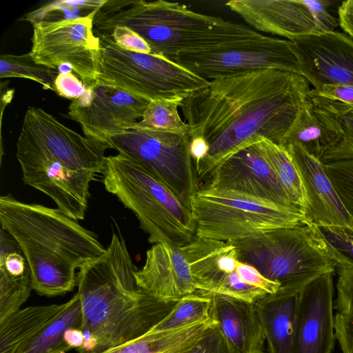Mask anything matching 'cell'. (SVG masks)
<instances>
[{"label": "cell", "mask_w": 353, "mask_h": 353, "mask_svg": "<svg viewBox=\"0 0 353 353\" xmlns=\"http://www.w3.org/2000/svg\"><path fill=\"white\" fill-rule=\"evenodd\" d=\"M283 146L295 163L302 181L307 203L305 222L317 226L352 227L353 219L325 173L323 163L296 143Z\"/></svg>", "instance_id": "cell-21"}, {"label": "cell", "mask_w": 353, "mask_h": 353, "mask_svg": "<svg viewBox=\"0 0 353 353\" xmlns=\"http://www.w3.org/2000/svg\"><path fill=\"white\" fill-rule=\"evenodd\" d=\"M149 102L97 80L72 100L66 115L80 125L84 136L110 145L111 137L141 119Z\"/></svg>", "instance_id": "cell-14"}, {"label": "cell", "mask_w": 353, "mask_h": 353, "mask_svg": "<svg viewBox=\"0 0 353 353\" xmlns=\"http://www.w3.org/2000/svg\"><path fill=\"white\" fill-rule=\"evenodd\" d=\"M1 228L17 242L31 270L32 290L46 296L72 291L76 270L101 256L106 248L96 234L58 208L0 197Z\"/></svg>", "instance_id": "cell-3"}, {"label": "cell", "mask_w": 353, "mask_h": 353, "mask_svg": "<svg viewBox=\"0 0 353 353\" xmlns=\"http://www.w3.org/2000/svg\"><path fill=\"white\" fill-rule=\"evenodd\" d=\"M93 23L102 33L115 26L128 28L149 44L152 54L172 61L182 52L208 49L260 34L248 26L164 0H105Z\"/></svg>", "instance_id": "cell-4"}, {"label": "cell", "mask_w": 353, "mask_h": 353, "mask_svg": "<svg viewBox=\"0 0 353 353\" xmlns=\"http://www.w3.org/2000/svg\"><path fill=\"white\" fill-rule=\"evenodd\" d=\"M338 269L353 270V226H318Z\"/></svg>", "instance_id": "cell-33"}, {"label": "cell", "mask_w": 353, "mask_h": 353, "mask_svg": "<svg viewBox=\"0 0 353 353\" xmlns=\"http://www.w3.org/2000/svg\"><path fill=\"white\" fill-rule=\"evenodd\" d=\"M320 94L341 101L353 110V86L350 85H325L316 90Z\"/></svg>", "instance_id": "cell-42"}, {"label": "cell", "mask_w": 353, "mask_h": 353, "mask_svg": "<svg viewBox=\"0 0 353 353\" xmlns=\"http://www.w3.org/2000/svg\"><path fill=\"white\" fill-rule=\"evenodd\" d=\"M310 90L300 74L263 69L214 79L183 101L190 137H201L209 145L196 168L199 179L261 138L280 144Z\"/></svg>", "instance_id": "cell-1"}, {"label": "cell", "mask_w": 353, "mask_h": 353, "mask_svg": "<svg viewBox=\"0 0 353 353\" xmlns=\"http://www.w3.org/2000/svg\"><path fill=\"white\" fill-rule=\"evenodd\" d=\"M99 8L84 16L32 23L30 54L34 61L54 69L66 65L85 87L93 84L100 48L93 20Z\"/></svg>", "instance_id": "cell-11"}, {"label": "cell", "mask_w": 353, "mask_h": 353, "mask_svg": "<svg viewBox=\"0 0 353 353\" xmlns=\"http://www.w3.org/2000/svg\"><path fill=\"white\" fill-rule=\"evenodd\" d=\"M338 15L339 26L353 39V0L343 1L339 7Z\"/></svg>", "instance_id": "cell-43"}, {"label": "cell", "mask_w": 353, "mask_h": 353, "mask_svg": "<svg viewBox=\"0 0 353 353\" xmlns=\"http://www.w3.org/2000/svg\"><path fill=\"white\" fill-rule=\"evenodd\" d=\"M85 90L82 81L71 71L59 72L54 81V92L70 99L79 97Z\"/></svg>", "instance_id": "cell-41"}, {"label": "cell", "mask_w": 353, "mask_h": 353, "mask_svg": "<svg viewBox=\"0 0 353 353\" xmlns=\"http://www.w3.org/2000/svg\"><path fill=\"white\" fill-rule=\"evenodd\" d=\"M190 137L131 126L111 137V148L156 174L190 208L199 179L190 152Z\"/></svg>", "instance_id": "cell-9"}, {"label": "cell", "mask_w": 353, "mask_h": 353, "mask_svg": "<svg viewBox=\"0 0 353 353\" xmlns=\"http://www.w3.org/2000/svg\"><path fill=\"white\" fill-rule=\"evenodd\" d=\"M101 174L105 190L135 214L150 243L181 248L195 237L190 208L148 168L118 153L105 157Z\"/></svg>", "instance_id": "cell-5"}, {"label": "cell", "mask_w": 353, "mask_h": 353, "mask_svg": "<svg viewBox=\"0 0 353 353\" xmlns=\"http://www.w3.org/2000/svg\"><path fill=\"white\" fill-rule=\"evenodd\" d=\"M215 322L211 319L187 327L152 331L100 353H174L185 343L202 336Z\"/></svg>", "instance_id": "cell-27"}, {"label": "cell", "mask_w": 353, "mask_h": 353, "mask_svg": "<svg viewBox=\"0 0 353 353\" xmlns=\"http://www.w3.org/2000/svg\"><path fill=\"white\" fill-rule=\"evenodd\" d=\"M59 72L57 69L37 63L30 52L0 56V78H23L34 81L43 89L54 92V81Z\"/></svg>", "instance_id": "cell-31"}, {"label": "cell", "mask_w": 353, "mask_h": 353, "mask_svg": "<svg viewBox=\"0 0 353 353\" xmlns=\"http://www.w3.org/2000/svg\"><path fill=\"white\" fill-rule=\"evenodd\" d=\"M32 290L29 263L14 239L0 230V323L20 310Z\"/></svg>", "instance_id": "cell-24"}, {"label": "cell", "mask_w": 353, "mask_h": 353, "mask_svg": "<svg viewBox=\"0 0 353 353\" xmlns=\"http://www.w3.org/2000/svg\"><path fill=\"white\" fill-rule=\"evenodd\" d=\"M322 163L341 202L353 219V158Z\"/></svg>", "instance_id": "cell-34"}, {"label": "cell", "mask_w": 353, "mask_h": 353, "mask_svg": "<svg viewBox=\"0 0 353 353\" xmlns=\"http://www.w3.org/2000/svg\"><path fill=\"white\" fill-rule=\"evenodd\" d=\"M203 292L210 299V319L236 353H265V338L254 303Z\"/></svg>", "instance_id": "cell-23"}, {"label": "cell", "mask_w": 353, "mask_h": 353, "mask_svg": "<svg viewBox=\"0 0 353 353\" xmlns=\"http://www.w3.org/2000/svg\"><path fill=\"white\" fill-rule=\"evenodd\" d=\"M236 270L245 283L262 290L268 294H275L279 292L280 285L265 278L254 266L239 261Z\"/></svg>", "instance_id": "cell-39"}, {"label": "cell", "mask_w": 353, "mask_h": 353, "mask_svg": "<svg viewBox=\"0 0 353 353\" xmlns=\"http://www.w3.org/2000/svg\"><path fill=\"white\" fill-rule=\"evenodd\" d=\"M324 274L300 292L291 353H332L336 340L333 276Z\"/></svg>", "instance_id": "cell-18"}, {"label": "cell", "mask_w": 353, "mask_h": 353, "mask_svg": "<svg viewBox=\"0 0 353 353\" xmlns=\"http://www.w3.org/2000/svg\"><path fill=\"white\" fill-rule=\"evenodd\" d=\"M299 293L265 294L256 305L268 353H291Z\"/></svg>", "instance_id": "cell-25"}, {"label": "cell", "mask_w": 353, "mask_h": 353, "mask_svg": "<svg viewBox=\"0 0 353 353\" xmlns=\"http://www.w3.org/2000/svg\"><path fill=\"white\" fill-rule=\"evenodd\" d=\"M334 330L336 339L343 353H353V312H336Z\"/></svg>", "instance_id": "cell-40"}, {"label": "cell", "mask_w": 353, "mask_h": 353, "mask_svg": "<svg viewBox=\"0 0 353 353\" xmlns=\"http://www.w3.org/2000/svg\"><path fill=\"white\" fill-rule=\"evenodd\" d=\"M173 61L208 81L263 69L301 75L292 41L261 33L208 49L182 52Z\"/></svg>", "instance_id": "cell-10"}, {"label": "cell", "mask_w": 353, "mask_h": 353, "mask_svg": "<svg viewBox=\"0 0 353 353\" xmlns=\"http://www.w3.org/2000/svg\"><path fill=\"white\" fill-rule=\"evenodd\" d=\"M19 137L77 171L102 173L110 145L83 136L41 108L29 107Z\"/></svg>", "instance_id": "cell-15"}, {"label": "cell", "mask_w": 353, "mask_h": 353, "mask_svg": "<svg viewBox=\"0 0 353 353\" xmlns=\"http://www.w3.org/2000/svg\"><path fill=\"white\" fill-rule=\"evenodd\" d=\"M343 139L323 156L321 162L353 158V110L343 117Z\"/></svg>", "instance_id": "cell-38"}, {"label": "cell", "mask_w": 353, "mask_h": 353, "mask_svg": "<svg viewBox=\"0 0 353 353\" xmlns=\"http://www.w3.org/2000/svg\"><path fill=\"white\" fill-rule=\"evenodd\" d=\"M135 277L141 288L162 301H178L196 291L181 248L168 243H156L148 250Z\"/></svg>", "instance_id": "cell-22"}, {"label": "cell", "mask_w": 353, "mask_h": 353, "mask_svg": "<svg viewBox=\"0 0 353 353\" xmlns=\"http://www.w3.org/2000/svg\"><path fill=\"white\" fill-rule=\"evenodd\" d=\"M62 304L20 309L0 323V353H14L33 339L68 306Z\"/></svg>", "instance_id": "cell-26"}, {"label": "cell", "mask_w": 353, "mask_h": 353, "mask_svg": "<svg viewBox=\"0 0 353 353\" xmlns=\"http://www.w3.org/2000/svg\"><path fill=\"white\" fill-rule=\"evenodd\" d=\"M209 150L207 141L201 137L190 138V152L195 168L205 159Z\"/></svg>", "instance_id": "cell-44"}, {"label": "cell", "mask_w": 353, "mask_h": 353, "mask_svg": "<svg viewBox=\"0 0 353 353\" xmlns=\"http://www.w3.org/2000/svg\"><path fill=\"white\" fill-rule=\"evenodd\" d=\"M301 75L314 90L325 85L353 86V39L339 31L291 41Z\"/></svg>", "instance_id": "cell-17"}, {"label": "cell", "mask_w": 353, "mask_h": 353, "mask_svg": "<svg viewBox=\"0 0 353 353\" xmlns=\"http://www.w3.org/2000/svg\"><path fill=\"white\" fill-rule=\"evenodd\" d=\"M196 236L234 241L305 222L303 212L208 185L190 199Z\"/></svg>", "instance_id": "cell-7"}, {"label": "cell", "mask_w": 353, "mask_h": 353, "mask_svg": "<svg viewBox=\"0 0 353 353\" xmlns=\"http://www.w3.org/2000/svg\"><path fill=\"white\" fill-rule=\"evenodd\" d=\"M179 104L165 99L149 102L141 119L132 126L178 134H188L189 127L179 114Z\"/></svg>", "instance_id": "cell-32"}, {"label": "cell", "mask_w": 353, "mask_h": 353, "mask_svg": "<svg viewBox=\"0 0 353 353\" xmlns=\"http://www.w3.org/2000/svg\"><path fill=\"white\" fill-rule=\"evenodd\" d=\"M210 298L196 290L181 298L170 312L150 330H175L206 321L210 319Z\"/></svg>", "instance_id": "cell-30"}, {"label": "cell", "mask_w": 353, "mask_h": 353, "mask_svg": "<svg viewBox=\"0 0 353 353\" xmlns=\"http://www.w3.org/2000/svg\"><path fill=\"white\" fill-rule=\"evenodd\" d=\"M189 353H236L228 343L216 323L198 339Z\"/></svg>", "instance_id": "cell-35"}, {"label": "cell", "mask_w": 353, "mask_h": 353, "mask_svg": "<svg viewBox=\"0 0 353 353\" xmlns=\"http://www.w3.org/2000/svg\"><path fill=\"white\" fill-rule=\"evenodd\" d=\"M120 47L133 52L152 54L149 44L139 34L124 26H115L105 33Z\"/></svg>", "instance_id": "cell-36"}, {"label": "cell", "mask_w": 353, "mask_h": 353, "mask_svg": "<svg viewBox=\"0 0 353 353\" xmlns=\"http://www.w3.org/2000/svg\"><path fill=\"white\" fill-rule=\"evenodd\" d=\"M239 261L254 266L278 283V293H299L336 265L317 225L301 222L232 241Z\"/></svg>", "instance_id": "cell-6"}, {"label": "cell", "mask_w": 353, "mask_h": 353, "mask_svg": "<svg viewBox=\"0 0 353 353\" xmlns=\"http://www.w3.org/2000/svg\"><path fill=\"white\" fill-rule=\"evenodd\" d=\"M255 143L223 161L211 174L205 185L248 194L287 208H299L290 199Z\"/></svg>", "instance_id": "cell-20"}, {"label": "cell", "mask_w": 353, "mask_h": 353, "mask_svg": "<svg viewBox=\"0 0 353 353\" xmlns=\"http://www.w3.org/2000/svg\"><path fill=\"white\" fill-rule=\"evenodd\" d=\"M225 5L258 32L289 41L332 32L339 26L327 0H232Z\"/></svg>", "instance_id": "cell-12"}, {"label": "cell", "mask_w": 353, "mask_h": 353, "mask_svg": "<svg viewBox=\"0 0 353 353\" xmlns=\"http://www.w3.org/2000/svg\"><path fill=\"white\" fill-rule=\"evenodd\" d=\"M17 160L23 180L50 197L57 208L76 221L83 220L88 206L90 184L95 174L70 169L51 154L18 137Z\"/></svg>", "instance_id": "cell-13"}, {"label": "cell", "mask_w": 353, "mask_h": 353, "mask_svg": "<svg viewBox=\"0 0 353 353\" xmlns=\"http://www.w3.org/2000/svg\"><path fill=\"white\" fill-rule=\"evenodd\" d=\"M120 234H112L105 252L77 275L84 340L93 353L135 339L163 319L179 301L154 298L137 282V270Z\"/></svg>", "instance_id": "cell-2"}, {"label": "cell", "mask_w": 353, "mask_h": 353, "mask_svg": "<svg viewBox=\"0 0 353 353\" xmlns=\"http://www.w3.org/2000/svg\"><path fill=\"white\" fill-rule=\"evenodd\" d=\"M64 340L71 349L78 350L83 345L84 334L80 328L70 327L64 333Z\"/></svg>", "instance_id": "cell-45"}, {"label": "cell", "mask_w": 353, "mask_h": 353, "mask_svg": "<svg viewBox=\"0 0 353 353\" xmlns=\"http://www.w3.org/2000/svg\"><path fill=\"white\" fill-rule=\"evenodd\" d=\"M337 297L333 302V308L337 312H353V270L339 269Z\"/></svg>", "instance_id": "cell-37"}, {"label": "cell", "mask_w": 353, "mask_h": 353, "mask_svg": "<svg viewBox=\"0 0 353 353\" xmlns=\"http://www.w3.org/2000/svg\"><path fill=\"white\" fill-rule=\"evenodd\" d=\"M196 290L256 302L267 293L245 283L237 272V250L232 241L195 237L181 247Z\"/></svg>", "instance_id": "cell-16"}, {"label": "cell", "mask_w": 353, "mask_h": 353, "mask_svg": "<svg viewBox=\"0 0 353 353\" xmlns=\"http://www.w3.org/2000/svg\"><path fill=\"white\" fill-rule=\"evenodd\" d=\"M256 146L287 193L291 201L304 213L307 203L297 167L286 148L267 139L261 138Z\"/></svg>", "instance_id": "cell-29"}, {"label": "cell", "mask_w": 353, "mask_h": 353, "mask_svg": "<svg viewBox=\"0 0 353 353\" xmlns=\"http://www.w3.org/2000/svg\"><path fill=\"white\" fill-rule=\"evenodd\" d=\"M99 39L97 80L148 101L165 99L180 103L208 85L176 63L153 54L125 50L97 30Z\"/></svg>", "instance_id": "cell-8"}, {"label": "cell", "mask_w": 353, "mask_h": 353, "mask_svg": "<svg viewBox=\"0 0 353 353\" xmlns=\"http://www.w3.org/2000/svg\"><path fill=\"white\" fill-rule=\"evenodd\" d=\"M352 110L312 89L280 145L296 143L321 161L343 139V119Z\"/></svg>", "instance_id": "cell-19"}, {"label": "cell", "mask_w": 353, "mask_h": 353, "mask_svg": "<svg viewBox=\"0 0 353 353\" xmlns=\"http://www.w3.org/2000/svg\"><path fill=\"white\" fill-rule=\"evenodd\" d=\"M82 310L79 295L68 301L67 307L47 326L14 353H64L71 350L64 340V333L70 327L81 329Z\"/></svg>", "instance_id": "cell-28"}]
</instances>
